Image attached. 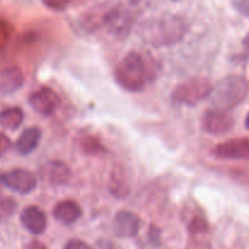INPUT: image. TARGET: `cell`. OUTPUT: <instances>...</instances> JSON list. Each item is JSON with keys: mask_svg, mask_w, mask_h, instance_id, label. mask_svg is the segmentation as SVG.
<instances>
[{"mask_svg": "<svg viewBox=\"0 0 249 249\" xmlns=\"http://www.w3.org/2000/svg\"><path fill=\"white\" fill-rule=\"evenodd\" d=\"M158 74V65L150 55L126 53L114 71V78L119 87L131 92L141 91L148 83L153 82Z\"/></svg>", "mask_w": 249, "mask_h": 249, "instance_id": "cell-1", "label": "cell"}, {"mask_svg": "<svg viewBox=\"0 0 249 249\" xmlns=\"http://www.w3.org/2000/svg\"><path fill=\"white\" fill-rule=\"evenodd\" d=\"M187 29L189 26L181 17H162L145 24L141 32V38L156 48L172 46L184 39Z\"/></svg>", "mask_w": 249, "mask_h": 249, "instance_id": "cell-2", "label": "cell"}, {"mask_svg": "<svg viewBox=\"0 0 249 249\" xmlns=\"http://www.w3.org/2000/svg\"><path fill=\"white\" fill-rule=\"evenodd\" d=\"M249 94V83L241 75H228L213 87L211 95V104L214 109L230 111L247 99Z\"/></svg>", "mask_w": 249, "mask_h": 249, "instance_id": "cell-3", "label": "cell"}, {"mask_svg": "<svg viewBox=\"0 0 249 249\" xmlns=\"http://www.w3.org/2000/svg\"><path fill=\"white\" fill-rule=\"evenodd\" d=\"M213 84L207 78L196 77L182 82L173 90L172 100L175 104L185 106H196L202 100L209 97Z\"/></svg>", "mask_w": 249, "mask_h": 249, "instance_id": "cell-4", "label": "cell"}, {"mask_svg": "<svg viewBox=\"0 0 249 249\" xmlns=\"http://www.w3.org/2000/svg\"><path fill=\"white\" fill-rule=\"evenodd\" d=\"M134 22L133 11L123 5H113L105 9L100 15V26L107 29L108 33L118 38H125Z\"/></svg>", "mask_w": 249, "mask_h": 249, "instance_id": "cell-5", "label": "cell"}, {"mask_svg": "<svg viewBox=\"0 0 249 249\" xmlns=\"http://www.w3.org/2000/svg\"><path fill=\"white\" fill-rule=\"evenodd\" d=\"M1 184L11 191L17 192L19 195L31 194L36 187V178L32 172L22 168L10 170L0 177Z\"/></svg>", "mask_w": 249, "mask_h": 249, "instance_id": "cell-6", "label": "cell"}, {"mask_svg": "<svg viewBox=\"0 0 249 249\" xmlns=\"http://www.w3.org/2000/svg\"><path fill=\"white\" fill-rule=\"evenodd\" d=\"M28 101L32 108L43 116H51L61 105V99L57 92L46 87L32 92Z\"/></svg>", "mask_w": 249, "mask_h": 249, "instance_id": "cell-7", "label": "cell"}, {"mask_svg": "<svg viewBox=\"0 0 249 249\" xmlns=\"http://www.w3.org/2000/svg\"><path fill=\"white\" fill-rule=\"evenodd\" d=\"M213 155L220 160H249V138H235L219 143Z\"/></svg>", "mask_w": 249, "mask_h": 249, "instance_id": "cell-8", "label": "cell"}, {"mask_svg": "<svg viewBox=\"0 0 249 249\" xmlns=\"http://www.w3.org/2000/svg\"><path fill=\"white\" fill-rule=\"evenodd\" d=\"M202 123L207 133L212 135H223L233 128L235 119L228 111L212 108L206 112Z\"/></svg>", "mask_w": 249, "mask_h": 249, "instance_id": "cell-9", "label": "cell"}, {"mask_svg": "<svg viewBox=\"0 0 249 249\" xmlns=\"http://www.w3.org/2000/svg\"><path fill=\"white\" fill-rule=\"evenodd\" d=\"M114 233L118 237L129 238L138 235L140 230V218L128 211H122L114 218Z\"/></svg>", "mask_w": 249, "mask_h": 249, "instance_id": "cell-10", "label": "cell"}, {"mask_svg": "<svg viewBox=\"0 0 249 249\" xmlns=\"http://www.w3.org/2000/svg\"><path fill=\"white\" fill-rule=\"evenodd\" d=\"M21 224L27 231L33 235H40L46 229V215L38 207H27L22 211Z\"/></svg>", "mask_w": 249, "mask_h": 249, "instance_id": "cell-11", "label": "cell"}, {"mask_svg": "<svg viewBox=\"0 0 249 249\" xmlns=\"http://www.w3.org/2000/svg\"><path fill=\"white\" fill-rule=\"evenodd\" d=\"M24 83L23 72L17 66H10L0 72V92L2 95L14 94Z\"/></svg>", "mask_w": 249, "mask_h": 249, "instance_id": "cell-12", "label": "cell"}, {"mask_svg": "<svg viewBox=\"0 0 249 249\" xmlns=\"http://www.w3.org/2000/svg\"><path fill=\"white\" fill-rule=\"evenodd\" d=\"M71 172L70 167L61 160H51L44 167L43 178L53 185H63L70 180Z\"/></svg>", "mask_w": 249, "mask_h": 249, "instance_id": "cell-13", "label": "cell"}, {"mask_svg": "<svg viewBox=\"0 0 249 249\" xmlns=\"http://www.w3.org/2000/svg\"><path fill=\"white\" fill-rule=\"evenodd\" d=\"M53 216L60 223L71 225L82 216V208L74 201H62L53 208Z\"/></svg>", "mask_w": 249, "mask_h": 249, "instance_id": "cell-14", "label": "cell"}, {"mask_svg": "<svg viewBox=\"0 0 249 249\" xmlns=\"http://www.w3.org/2000/svg\"><path fill=\"white\" fill-rule=\"evenodd\" d=\"M41 139V130L38 126L27 128L16 141V150L19 155L27 156L38 147Z\"/></svg>", "mask_w": 249, "mask_h": 249, "instance_id": "cell-15", "label": "cell"}, {"mask_svg": "<svg viewBox=\"0 0 249 249\" xmlns=\"http://www.w3.org/2000/svg\"><path fill=\"white\" fill-rule=\"evenodd\" d=\"M23 122V112L19 107H9L0 112V126L6 130H16Z\"/></svg>", "mask_w": 249, "mask_h": 249, "instance_id": "cell-16", "label": "cell"}, {"mask_svg": "<svg viewBox=\"0 0 249 249\" xmlns=\"http://www.w3.org/2000/svg\"><path fill=\"white\" fill-rule=\"evenodd\" d=\"M109 191L117 198H124L130 192L128 181L124 178V174L118 170H113L109 180Z\"/></svg>", "mask_w": 249, "mask_h": 249, "instance_id": "cell-17", "label": "cell"}, {"mask_svg": "<svg viewBox=\"0 0 249 249\" xmlns=\"http://www.w3.org/2000/svg\"><path fill=\"white\" fill-rule=\"evenodd\" d=\"M80 147H82L83 152H85L87 155H100L105 151L102 143L94 136L83 138L82 141H80Z\"/></svg>", "mask_w": 249, "mask_h": 249, "instance_id": "cell-18", "label": "cell"}, {"mask_svg": "<svg viewBox=\"0 0 249 249\" xmlns=\"http://www.w3.org/2000/svg\"><path fill=\"white\" fill-rule=\"evenodd\" d=\"M17 204L10 197H0V223L9 219L15 213Z\"/></svg>", "mask_w": 249, "mask_h": 249, "instance_id": "cell-19", "label": "cell"}, {"mask_svg": "<svg viewBox=\"0 0 249 249\" xmlns=\"http://www.w3.org/2000/svg\"><path fill=\"white\" fill-rule=\"evenodd\" d=\"M190 229H191L192 232H204V231L208 230V224L202 216H196L192 220Z\"/></svg>", "mask_w": 249, "mask_h": 249, "instance_id": "cell-20", "label": "cell"}, {"mask_svg": "<svg viewBox=\"0 0 249 249\" xmlns=\"http://www.w3.org/2000/svg\"><path fill=\"white\" fill-rule=\"evenodd\" d=\"M11 32L12 28L9 23H6L5 21H0V48L6 43Z\"/></svg>", "mask_w": 249, "mask_h": 249, "instance_id": "cell-21", "label": "cell"}, {"mask_svg": "<svg viewBox=\"0 0 249 249\" xmlns=\"http://www.w3.org/2000/svg\"><path fill=\"white\" fill-rule=\"evenodd\" d=\"M233 6L241 15L249 19V0H235Z\"/></svg>", "mask_w": 249, "mask_h": 249, "instance_id": "cell-22", "label": "cell"}, {"mask_svg": "<svg viewBox=\"0 0 249 249\" xmlns=\"http://www.w3.org/2000/svg\"><path fill=\"white\" fill-rule=\"evenodd\" d=\"M10 146H11V141H10V139L7 138V135H5L4 133L0 131V158L7 152Z\"/></svg>", "mask_w": 249, "mask_h": 249, "instance_id": "cell-23", "label": "cell"}, {"mask_svg": "<svg viewBox=\"0 0 249 249\" xmlns=\"http://www.w3.org/2000/svg\"><path fill=\"white\" fill-rule=\"evenodd\" d=\"M65 249H90L89 246L80 240H72L66 245Z\"/></svg>", "mask_w": 249, "mask_h": 249, "instance_id": "cell-24", "label": "cell"}, {"mask_svg": "<svg viewBox=\"0 0 249 249\" xmlns=\"http://www.w3.org/2000/svg\"><path fill=\"white\" fill-rule=\"evenodd\" d=\"M150 238L152 242H157L160 240V230L156 226H151L150 229Z\"/></svg>", "mask_w": 249, "mask_h": 249, "instance_id": "cell-25", "label": "cell"}, {"mask_svg": "<svg viewBox=\"0 0 249 249\" xmlns=\"http://www.w3.org/2000/svg\"><path fill=\"white\" fill-rule=\"evenodd\" d=\"M26 249H48L44 243L39 242V241H32L29 245H27Z\"/></svg>", "mask_w": 249, "mask_h": 249, "instance_id": "cell-26", "label": "cell"}, {"mask_svg": "<svg viewBox=\"0 0 249 249\" xmlns=\"http://www.w3.org/2000/svg\"><path fill=\"white\" fill-rule=\"evenodd\" d=\"M243 44H245L246 49H248V50H249V33L247 34V36L245 38V40H243Z\"/></svg>", "mask_w": 249, "mask_h": 249, "instance_id": "cell-27", "label": "cell"}, {"mask_svg": "<svg viewBox=\"0 0 249 249\" xmlns=\"http://www.w3.org/2000/svg\"><path fill=\"white\" fill-rule=\"evenodd\" d=\"M245 124H246V126H247V129H249V113H248L247 118H246V122H245Z\"/></svg>", "mask_w": 249, "mask_h": 249, "instance_id": "cell-28", "label": "cell"}, {"mask_svg": "<svg viewBox=\"0 0 249 249\" xmlns=\"http://www.w3.org/2000/svg\"><path fill=\"white\" fill-rule=\"evenodd\" d=\"M172 1H178V0H172Z\"/></svg>", "mask_w": 249, "mask_h": 249, "instance_id": "cell-29", "label": "cell"}, {"mask_svg": "<svg viewBox=\"0 0 249 249\" xmlns=\"http://www.w3.org/2000/svg\"><path fill=\"white\" fill-rule=\"evenodd\" d=\"M0 185H2V184H1V180H0Z\"/></svg>", "mask_w": 249, "mask_h": 249, "instance_id": "cell-30", "label": "cell"}]
</instances>
